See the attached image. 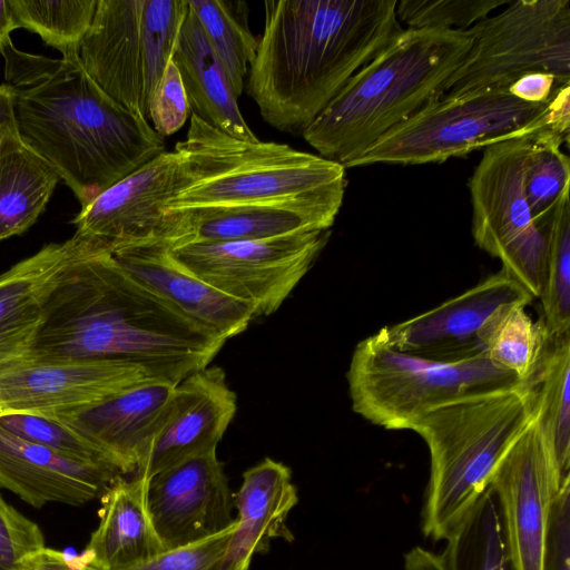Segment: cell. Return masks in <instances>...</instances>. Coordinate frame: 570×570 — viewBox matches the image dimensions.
I'll return each mask as SVG.
<instances>
[{
  "label": "cell",
  "mask_w": 570,
  "mask_h": 570,
  "mask_svg": "<svg viewBox=\"0 0 570 570\" xmlns=\"http://www.w3.org/2000/svg\"><path fill=\"white\" fill-rule=\"evenodd\" d=\"M468 30L403 29L363 66L302 134L345 169L443 87L471 48Z\"/></svg>",
  "instance_id": "277c9868"
},
{
  "label": "cell",
  "mask_w": 570,
  "mask_h": 570,
  "mask_svg": "<svg viewBox=\"0 0 570 570\" xmlns=\"http://www.w3.org/2000/svg\"><path fill=\"white\" fill-rule=\"evenodd\" d=\"M150 380L144 367L120 361L22 360L0 371V416L73 412Z\"/></svg>",
  "instance_id": "9a60e30c"
},
{
  "label": "cell",
  "mask_w": 570,
  "mask_h": 570,
  "mask_svg": "<svg viewBox=\"0 0 570 570\" xmlns=\"http://www.w3.org/2000/svg\"><path fill=\"white\" fill-rule=\"evenodd\" d=\"M468 32L471 48L445 82L442 97L508 90L533 72L570 81L569 0H511Z\"/></svg>",
  "instance_id": "30bf717a"
},
{
  "label": "cell",
  "mask_w": 570,
  "mask_h": 570,
  "mask_svg": "<svg viewBox=\"0 0 570 570\" xmlns=\"http://www.w3.org/2000/svg\"><path fill=\"white\" fill-rule=\"evenodd\" d=\"M226 342L95 248L49 294L24 360L120 361L178 384L207 367Z\"/></svg>",
  "instance_id": "6da1fadb"
},
{
  "label": "cell",
  "mask_w": 570,
  "mask_h": 570,
  "mask_svg": "<svg viewBox=\"0 0 570 570\" xmlns=\"http://www.w3.org/2000/svg\"><path fill=\"white\" fill-rule=\"evenodd\" d=\"M119 475L114 465L73 459L0 428V488L33 508L85 504L100 498Z\"/></svg>",
  "instance_id": "d6986e66"
},
{
  "label": "cell",
  "mask_w": 570,
  "mask_h": 570,
  "mask_svg": "<svg viewBox=\"0 0 570 570\" xmlns=\"http://www.w3.org/2000/svg\"><path fill=\"white\" fill-rule=\"evenodd\" d=\"M534 297L502 268L473 287L377 334L393 348L442 363L485 355L481 334L503 305Z\"/></svg>",
  "instance_id": "5bb4252c"
},
{
  "label": "cell",
  "mask_w": 570,
  "mask_h": 570,
  "mask_svg": "<svg viewBox=\"0 0 570 570\" xmlns=\"http://www.w3.org/2000/svg\"><path fill=\"white\" fill-rule=\"evenodd\" d=\"M569 94L570 85H567L543 104L525 102L508 90L432 98L376 140L348 168L441 163L542 131L569 137Z\"/></svg>",
  "instance_id": "52a82bcc"
},
{
  "label": "cell",
  "mask_w": 570,
  "mask_h": 570,
  "mask_svg": "<svg viewBox=\"0 0 570 570\" xmlns=\"http://www.w3.org/2000/svg\"><path fill=\"white\" fill-rule=\"evenodd\" d=\"M0 428L17 438L46 446L67 456L114 465L100 449L55 419L30 413L7 414L0 416Z\"/></svg>",
  "instance_id": "e575fe53"
},
{
  "label": "cell",
  "mask_w": 570,
  "mask_h": 570,
  "mask_svg": "<svg viewBox=\"0 0 570 570\" xmlns=\"http://www.w3.org/2000/svg\"><path fill=\"white\" fill-rule=\"evenodd\" d=\"M35 570H95L80 554L66 552L45 547L31 558Z\"/></svg>",
  "instance_id": "7bdbcfd3"
},
{
  "label": "cell",
  "mask_w": 570,
  "mask_h": 570,
  "mask_svg": "<svg viewBox=\"0 0 570 570\" xmlns=\"http://www.w3.org/2000/svg\"><path fill=\"white\" fill-rule=\"evenodd\" d=\"M185 181L180 153L164 151L81 207L72 220L75 235L111 254L149 244L175 246L184 238V214L167 203Z\"/></svg>",
  "instance_id": "4fadbf2b"
},
{
  "label": "cell",
  "mask_w": 570,
  "mask_h": 570,
  "mask_svg": "<svg viewBox=\"0 0 570 570\" xmlns=\"http://www.w3.org/2000/svg\"><path fill=\"white\" fill-rule=\"evenodd\" d=\"M445 570H517L499 495L489 487L445 540Z\"/></svg>",
  "instance_id": "4316f807"
},
{
  "label": "cell",
  "mask_w": 570,
  "mask_h": 570,
  "mask_svg": "<svg viewBox=\"0 0 570 570\" xmlns=\"http://www.w3.org/2000/svg\"><path fill=\"white\" fill-rule=\"evenodd\" d=\"M535 389V417L563 482L570 478V334L550 340Z\"/></svg>",
  "instance_id": "f546056e"
},
{
  "label": "cell",
  "mask_w": 570,
  "mask_h": 570,
  "mask_svg": "<svg viewBox=\"0 0 570 570\" xmlns=\"http://www.w3.org/2000/svg\"><path fill=\"white\" fill-rule=\"evenodd\" d=\"M59 179L24 145L0 157V240L22 234L37 222Z\"/></svg>",
  "instance_id": "83f0119b"
},
{
  "label": "cell",
  "mask_w": 570,
  "mask_h": 570,
  "mask_svg": "<svg viewBox=\"0 0 570 570\" xmlns=\"http://www.w3.org/2000/svg\"><path fill=\"white\" fill-rule=\"evenodd\" d=\"M147 499L165 550L203 541L235 523L234 495L216 452L156 473L148 481Z\"/></svg>",
  "instance_id": "e0dca14e"
},
{
  "label": "cell",
  "mask_w": 570,
  "mask_h": 570,
  "mask_svg": "<svg viewBox=\"0 0 570 570\" xmlns=\"http://www.w3.org/2000/svg\"><path fill=\"white\" fill-rule=\"evenodd\" d=\"M190 116V107L179 71L171 60L167 62L148 106V119L161 136L176 134Z\"/></svg>",
  "instance_id": "f35d334b"
},
{
  "label": "cell",
  "mask_w": 570,
  "mask_h": 570,
  "mask_svg": "<svg viewBox=\"0 0 570 570\" xmlns=\"http://www.w3.org/2000/svg\"><path fill=\"white\" fill-rule=\"evenodd\" d=\"M187 2L239 96L258 45L249 30L246 3L225 0Z\"/></svg>",
  "instance_id": "4dcf8cb0"
},
{
  "label": "cell",
  "mask_w": 570,
  "mask_h": 570,
  "mask_svg": "<svg viewBox=\"0 0 570 570\" xmlns=\"http://www.w3.org/2000/svg\"><path fill=\"white\" fill-rule=\"evenodd\" d=\"M180 210L185 225L184 238L179 244L258 240L331 229L314 215L283 206L230 205Z\"/></svg>",
  "instance_id": "484cf974"
},
{
  "label": "cell",
  "mask_w": 570,
  "mask_h": 570,
  "mask_svg": "<svg viewBox=\"0 0 570 570\" xmlns=\"http://www.w3.org/2000/svg\"><path fill=\"white\" fill-rule=\"evenodd\" d=\"M511 0H401L396 17L407 28L468 30Z\"/></svg>",
  "instance_id": "d590c367"
},
{
  "label": "cell",
  "mask_w": 570,
  "mask_h": 570,
  "mask_svg": "<svg viewBox=\"0 0 570 570\" xmlns=\"http://www.w3.org/2000/svg\"><path fill=\"white\" fill-rule=\"evenodd\" d=\"M235 523L228 529L203 541L173 550L117 570H220Z\"/></svg>",
  "instance_id": "74e56055"
},
{
  "label": "cell",
  "mask_w": 570,
  "mask_h": 570,
  "mask_svg": "<svg viewBox=\"0 0 570 570\" xmlns=\"http://www.w3.org/2000/svg\"><path fill=\"white\" fill-rule=\"evenodd\" d=\"M18 28L40 36L62 57L78 55L90 27L97 0H8Z\"/></svg>",
  "instance_id": "d6a6232c"
},
{
  "label": "cell",
  "mask_w": 570,
  "mask_h": 570,
  "mask_svg": "<svg viewBox=\"0 0 570 570\" xmlns=\"http://www.w3.org/2000/svg\"><path fill=\"white\" fill-rule=\"evenodd\" d=\"M404 570H445L440 556L415 547L404 558Z\"/></svg>",
  "instance_id": "ee69618b"
},
{
  "label": "cell",
  "mask_w": 570,
  "mask_h": 570,
  "mask_svg": "<svg viewBox=\"0 0 570 570\" xmlns=\"http://www.w3.org/2000/svg\"><path fill=\"white\" fill-rule=\"evenodd\" d=\"M330 236L331 229L311 230L258 240L189 242L168 250L212 287L267 316L307 274Z\"/></svg>",
  "instance_id": "7c38bea8"
},
{
  "label": "cell",
  "mask_w": 570,
  "mask_h": 570,
  "mask_svg": "<svg viewBox=\"0 0 570 570\" xmlns=\"http://www.w3.org/2000/svg\"><path fill=\"white\" fill-rule=\"evenodd\" d=\"M20 138L16 112L14 89L8 83L0 85V157L19 148Z\"/></svg>",
  "instance_id": "b9f144b4"
},
{
  "label": "cell",
  "mask_w": 570,
  "mask_h": 570,
  "mask_svg": "<svg viewBox=\"0 0 570 570\" xmlns=\"http://www.w3.org/2000/svg\"><path fill=\"white\" fill-rule=\"evenodd\" d=\"M535 412V384H524L444 404L410 424L431 458L422 511L426 537L446 540L453 533Z\"/></svg>",
  "instance_id": "8992f818"
},
{
  "label": "cell",
  "mask_w": 570,
  "mask_h": 570,
  "mask_svg": "<svg viewBox=\"0 0 570 570\" xmlns=\"http://www.w3.org/2000/svg\"><path fill=\"white\" fill-rule=\"evenodd\" d=\"M550 340L570 334V202L566 193L547 223V249L539 297Z\"/></svg>",
  "instance_id": "1f68e13d"
},
{
  "label": "cell",
  "mask_w": 570,
  "mask_h": 570,
  "mask_svg": "<svg viewBox=\"0 0 570 570\" xmlns=\"http://www.w3.org/2000/svg\"><path fill=\"white\" fill-rule=\"evenodd\" d=\"M2 55L23 145L58 174L82 207L166 151L165 138L148 119L110 99L78 55L51 60L14 47Z\"/></svg>",
  "instance_id": "7a4b0ae2"
},
{
  "label": "cell",
  "mask_w": 570,
  "mask_h": 570,
  "mask_svg": "<svg viewBox=\"0 0 570 570\" xmlns=\"http://www.w3.org/2000/svg\"><path fill=\"white\" fill-rule=\"evenodd\" d=\"M175 150L183 157L186 181L168 209L274 205L314 215L332 227L344 200L342 165L285 144L234 138L194 115Z\"/></svg>",
  "instance_id": "5b68a950"
},
{
  "label": "cell",
  "mask_w": 570,
  "mask_h": 570,
  "mask_svg": "<svg viewBox=\"0 0 570 570\" xmlns=\"http://www.w3.org/2000/svg\"><path fill=\"white\" fill-rule=\"evenodd\" d=\"M18 28L8 0H0V52L12 45L10 33Z\"/></svg>",
  "instance_id": "f6af8a7d"
},
{
  "label": "cell",
  "mask_w": 570,
  "mask_h": 570,
  "mask_svg": "<svg viewBox=\"0 0 570 570\" xmlns=\"http://www.w3.org/2000/svg\"><path fill=\"white\" fill-rule=\"evenodd\" d=\"M170 58L179 71L191 115L234 138L258 140L243 117L230 79L188 2Z\"/></svg>",
  "instance_id": "d4e9b609"
},
{
  "label": "cell",
  "mask_w": 570,
  "mask_h": 570,
  "mask_svg": "<svg viewBox=\"0 0 570 570\" xmlns=\"http://www.w3.org/2000/svg\"><path fill=\"white\" fill-rule=\"evenodd\" d=\"M149 479L119 475L100 497L99 524L80 553L95 570H117L165 551L148 508Z\"/></svg>",
  "instance_id": "cb8c5ba5"
},
{
  "label": "cell",
  "mask_w": 570,
  "mask_h": 570,
  "mask_svg": "<svg viewBox=\"0 0 570 570\" xmlns=\"http://www.w3.org/2000/svg\"><path fill=\"white\" fill-rule=\"evenodd\" d=\"M176 385L150 380L81 410L47 417L78 432L128 474L137 472Z\"/></svg>",
  "instance_id": "ffe728a7"
},
{
  "label": "cell",
  "mask_w": 570,
  "mask_h": 570,
  "mask_svg": "<svg viewBox=\"0 0 570 570\" xmlns=\"http://www.w3.org/2000/svg\"><path fill=\"white\" fill-rule=\"evenodd\" d=\"M237 411L222 367L207 366L180 381L137 470L147 479L187 459L216 452Z\"/></svg>",
  "instance_id": "ac0fdd59"
},
{
  "label": "cell",
  "mask_w": 570,
  "mask_h": 570,
  "mask_svg": "<svg viewBox=\"0 0 570 570\" xmlns=\"http://www.w3.org/2000/svg\"><path fill=\"white\" fill-rule=\"evenodd\" d=\"M186 11L187 0H97L78 46L82 69L110 99L148 119Z\"/></svg>",
  "instance_id": "9c48e42d"
},
{
  "label": "cell",
  "mask_w": 570,
  "mask_h": 570,
  "mask_svg": "<svg viewBox=\"0 0 570 570\" xmlns=\"http://www.w3.org/2000/svg\"><path fill=\"white\" fill-rule=\"evenodd\" d=\"M346 377L353 411L387 430H409L424 413L461 399L531 384L487 355L431 361L393 348L377 333L356 345Z\"/></svg>",
  "instance_id": "ba28073f"
},
{
  "label": "cell",
  "mask_w": 570,
  "mask_h": 570,
  "mask_svg": "<svg viewBox=\"0 0 570 570\" xmlns=\"http://www.w3.org/2000/svg\"><path fill=\"white\" fill-rule=\"evenodd\" d=\"M537 135V134H535ZM533 135L483 148L469 178L472 236L478 247L534 298L541 292L547 223L537 224L523 187L524 159Z\"/></svg>",
  "instance_id": "8fae6325"
},
{
  "label": "cell",
  "mask_w": 570,
  "mask_h": 570,
  "mask_svg": "<svg viewBox=\"0 0 570 570\" xmlns=\"http://www.w3.org/2000/svg\"><path fill=\"white\" fill-rule=\"evenodd\" d=\"M397 0H268L244 89L273 128L302 135L403 28Z\"/></svg>",
  "instance_id": "3957f363"
},
{
  "label": "cell",
  "mask_w": 570,
  "mask_h": 570,
  "mask_svg": "<svg viewBox=\"0 0 570 570\" xmlns=\"http://www.w3.org/2000/svg\"><path fill=\"white\" fill-rule=\"evenodd\" d=\"M297 502L292 472L282 462L266 458L246 470L234 495L236 525L220 570H248L253 557L267 552L273 539L292 541L286 519Z\"/></svg>",
  "instance_id": "603a6c76"
},
{
  "label": "cell",
  "mask_w": 570,
  "mask_h": 570,
  "mask_svg": "<svg viewBox=\"0 0 570 570\" xmlns=\"http://www.w3.org/2000/svg\"><path fill=\"white\" fill-rule=\"evenodd\" d=\"M563 482L534 415L501 459L490 481L499 495L517 570H541L550 502Z\"/></svg>",
  "instance_id": "2e32d148"
},
{
  "label": "cell",
  "mask_w": 570,
  "mask_h": 570,
  "mask_svg": "<svg viewBox=\"0 0 570 570\" xmlns=\"http://www.w3.org/2000/svg\"><path fill=\"white\" fill-rule=\"evenodd\" d=\"M541 570H570V478L550 502Z\"/></svg>",
  "instance_id": "ab89813d"
},
{
  "label": "cell",
  "mask_w": 570,
  "mask_h": 570,
  "mask_svg": "<svg viewBox=\"0 0 570 570\" xmlns=\"http://www.w3.org/2000/svg\"><path fill=\"white\" fill-rule=\"evenodd\" d=\"M99 247L73 235L43 246L0 275V371L27 357L49 294L72 264Z\"/></svg>",
  "instance_id": "44dd1931"
},
{
  "label": "cell",
  "mask_w": 570,
  "mask_h": 570,
  "mask_svg": "<svg viewBox=\"0 0 570 570\" xmlns=\"http://www.w3.org/2000/svg\"><path fill=\"white\" fill-rule=\"evenodd\" d=\"M567 85L570 81L560 80L550 73L533 72L511 83L508 92L525 102L543 104L553 99Z\"/></svg>",
  "instance_id": "60d3db41"
},
{
  "label": "cell",
  "mask_w": 570,
  "mask_h": 570,
  "mask_svg": "<svg viewBox=\"0 0 570 570\" xmlns=\"http://www.w3.org/2000/svg\"><path fill=\"white\" fill-rule=\"evenodd\" d=\"M566 137L554 131L533 135L524 159L523 187L534 222L544 220L569 193L570 160L561 146Z\"/></svg>",
  "instance_id": "836d02e7"
},
{
  "label": "cell",
  "mask_w": 570,
  "mask_h": 570,
  "mask_svg": "<svg viewBox=\"0 0 570 570\" xmlns=\"http://www.w3.org/2000/svg\"><path fill=\"white\" fill-rule=\"evenodd\" d=\"M529 302L500 307L481 334L485 355L521 382L537 383V376L550 343L542 320L534 322L527 312Z\"/></svg>",
  "instance_id": "f1b7e54d"
},
{
  "label": "cell",
  "mask_w": 570,
  "mask_h": 570,
  "mask_svg": "<svg viewBox=\"0 0 570 570\" xmlns=\"http://www.w3.org/2000/svg\"><path fill=\"white\" fill-rule=\"evenodd\" d=\"M165 244L122 248L111 255L134 278L191 321L229 340L256 317L254 309L212 287L176 262Z\"/></svg>",
  "instance_id": "7402d4cb"
},
{
  "label": "cell",
  "mask_w": 570,
  "mask_h": 570,
  "mask_svg": "<svg viewBox=\"0 0 570 570\" xmlns=\"http://www.w3.org/2000/svg\"><path fill=\"white\" fill-rule=\"evenodd\" d=\"M45 547L38 524L0 494V570H35L31 558Z\"/></svg>",
  "instance_id": "8d00e7d4"
}]
</instances>
